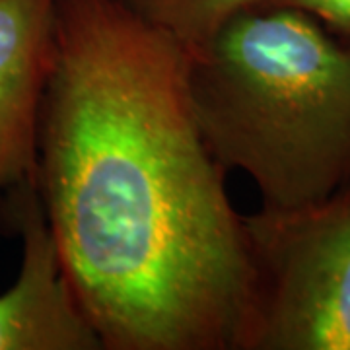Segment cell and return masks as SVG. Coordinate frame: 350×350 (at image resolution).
<instances>
[{"instance_id":"1","label":"cell","mask_w":350,"mask_h":350,"mask_svg":"<svg viewBox=\"0 0 350 350\" xmlns=\"http://www.w3.org/2000/svg\"><path fill=\"white\" fill-rule=\"evenodd\" d=\"M38 191L103 350H239L250 241L185 49L123 0H55Z\"/></svg>"},{"instance_id":"2","label":"cell","mask_w":350,"mask_h":350,"mask_svg":"<svg viewBox=\"0 0 350 350\" xmlns=\"http://www.w3.org/2000/svg\"><path fill=\"white\" fill-rule=\"evenodd\" d=\"M189 57L200 133L261 208L315 204L350 187V47L308 14L261 6Z\"/></svg>"},{"instance_id":"3","label":"cell","mask_w":350,"mask_h":350,"mask_svg":"<svg viewBox=\"0 0 350 350\" xmlns=\"http://www.w3.org/2000/svg\"><path fill=\"white\" fill-rule=\"evenodd\" d=\"M243 218L251 298L239 350H350V187Z\"/></svg>"},{"instance_id":"4","label":"cell","mask_w":350,"mask_h":350,"mask_svg":"<svg viewBox=\"0 0 350 350\" xmlns=\"http://www.w3.org/2000/svg\"><path fill=\"white\" fill-rule=\"evenodd\" d=\"M55 0H0V208L38 191L39 119L55 68Z\"/></svg>"},{"instance_id":"5","label":"cell","mask_w":350,"mask_h":350,"mask_svg":"<svg viewBox=\"0 0 350 350\" xmlns=\"http://www.w3.org/2000/svg\"><path fill=\"white\" fill-rule=\"evenodd\" d=\"M22 234V265L0 294V350H103L64 275L39 191L6 211Z\"/></svg>"},{"instance_id":"6","label":"cell","mask_w":350,"mask_h":350,"mask_svg":"<svg viewBox=\"0 0 350 350\" xmlns=\"http://www.w3.org/2000/svg\"><path fill=\"white\" fill-rule=\"evenodd\" d=\"M144 22L177 41L187 55L199 53L239 14L273 0H123Z\"/></svg>"},{"instance_id":"7","label":"cell","mask_w":350,"mask_h":350,"mask_svg":"<svg viewBox=\"0 0 350 350\" xmlns=\"http://www.w3.org/2000/svg\"><path fill=\"white\" fill-rule=\"evenodd\" d=\"M267 6H284L308 14L333 38L350 47V0H273Z\"/></svg>"}]
</instances>
